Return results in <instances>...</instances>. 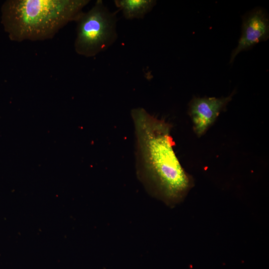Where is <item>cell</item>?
Listing matches in <instances>:
<instances>
[{
  "label": "cell",
  "mask_w": 269,
  "mask_h": 269,
  "mask_svg": "<svg viewBox=\"0 0 269 269\" xmlns=\"http://www.w3.org/2000/svg\"><path fill=\"white\" fill-rule=\"evenodd\" d=\"M131 116L137 177L150 195L173 206L184 198L193 182L174 151L171 126L142 108L132 110Z\"/></svg>",
  "instance_id": "obj_1"
},
{
  "label": "cell",
  "mask_w": 269,
  "mask_h": 269,
  "mask_svg": "<svg viewBox=\"0 0 269 269\" xmlns=\"http://www.w3.org/2000/svg\"><path fill=\"white\" fill-rule=\"evenodd\" d=\"M89 0H8L1 6V23L17 42L44 40L76 21Z\"/></svg>",
  "instance_id": "obj_2"
},
{
  "label": "cell",
  "mask_w": 269,
  "mask_h": 269,
  "mask_svg": "<svg viewBox=\"0 0 269 269\" xmlns=\"http://www.w3.org/2000/svg\"><path fill=\"white\" fill-rule=\"evenodd\" d=\"M117 12H111L98 0L87 12H83L75 21L76 37L74 42L76 52L91 57L106 50L117 38Z\"/></svg>",
  "instance_id": "obj_3"
},
{
  "label": "cell",
  "mask_w": 269,
  "mask_h": 269,
  "mask_svg": "<svg viewBox=\"0 0 269 269\" xmlns=\"http://www.w3.org/2000/svg\"><path fill=\"white\" fill-rule=\"evenodd\" d=\"M234 93L227 97H194L189 103L188 114L193 130L198 137L203 135L220 114L232 100Z\"/></svg>",
  "instance_id": "obj_4"
},
{
  "label": "cell",
  "mask_w": 269,
  "mask_h": 269,
  "mask_svg": "<svg viewBox=\"0 0 269 269\" xmlns=\"http://www.w3.org/2000/svg\"><path fill=\"white\" fill-rule=\"evenodd\" d=\"M242 30L238 45L231 55V63L240 52L268 39L269 21L266 11L258 8L247 14L243 18Z\"/></svg>",
  "instance_id": "obj_5"
},
{
  "label": "cell",
  "mask_w": 269,
  "mask_h": 269,
  "mask_svg": "<svg viewBox=\"0 0 269 269\" xmlns=\"http://www.w3.org/2000/svg\"><path fill=\"white\" fill-rule=\"evenodd\" d=\"M114 2L127 19L143 18L156 4L153 0H116Z\"/></svg>",
  "instance_id": "obj_6"
}]
</instances>
